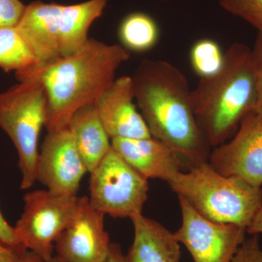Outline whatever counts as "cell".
Returning <instances> with one entry per match:
<instances>
[{
  "label": "cell",
  "mask_w": 262,
  "mask_h": 262,
  "mask_svg": "<svg viewBox=\"0 0 262 262\" xmlns=\"http://www.w3.org/2000/svg\"><path fill=\"white\" fill-rule=\"evenodd\" d=\"M25 8L20 0H0V28L16 27Z\"/></svg>",
  "instance_id": "cell-22"
},
{
  "label": "cell",
  "mask_w": 262,
  "mask_h": 262,
  "mask_svg": "<svg viewBox=\"0 0 262 262\" xmlns=\"http://www.w3.org/2000/svg\"><path fill=\"white\" fill-rule=\"evenodd\" d=\"M20 262H46L40 256L32 251H27L24 253Z\"/></svg>",
  "instance_id": "cell-30"
},
{
  "label": "cell",
  "mask_w": 262,
  "mask_h": 262,
  "mask_svg": "<svg viewBox=\"0 0 262 262\" xmlns=\"http://www.w3.org/2000/svg\"><path fill=\"white\" fill-rule=\"evenodd\" d=\"M189 61L193 71L200 79L218 73L225 61V52L216 41L203 38L193 44L189 52Z\"/></svg>",
  "instance_id": "cell-20"
},
{
  "label": "cell",
  "mask_w": 262,
  "mask_h": 262,
  "mask_svg": "<svg viewBox=\"0 0 262 262\" xmlns=\"http://www.w3.org/2000/svg\"><path fill=\"white\" fill-rule=\"evenodd\" d=\"M62 5L33 2L27 6L16 28L31 48L37 67L61 58L58 45Z\"/></svg>",
  "instance_id": "cell-14"
},
{
  "label": "cell",
  "mask_w": 262,
  "mask_h": 262,
  "mask_svg": "<svg viewBox=\"0 0 262 262\" xmlns=\"http://www.w3.org/2000/svg\"><path fill=\"white\" fill-rule=\"evenodd\" d=\"M46 91L35 79H25L0 93V128L18 153L22 189H30L37 182L38 141L46 124Z\"/></svg>",
  "instance_id": "cell-5"
},
{
  "label": "cell",
  "mask_w": 262,
  "mask_h": 262,
  "mask_svg": "<svg viewBox=\"0 0 262 262\" xmlns=\"http://www.w3.org/2000/svg\"><path fill=\"white\" fill-rule=\"evenodd\" d=\"M111 144L117 154L148 180L168 183L182 171L184 161L180 156L155 138L113 139Z\"/></svg>",
  "instance_id": "cell-13"
},
{
  "label": "cell",
  "mask_w": 262,
  "mask_h": 262,
  "mask_svg": "<svg viewBox=\"0 0 262 262\" xmlns=\"http://www.w3.org/2000/svg\"><path fill=\"white\" fill-rule=\"evenodd\" d=\"M251 51L255 64L258 70H262V32H258L254 47Z\"/></svg>",
  "instance_id": "cell-27"
},
{
  "label": "cell",
  "mask_w": 262,
  "mask_h": 262,
  "mask_svg": "<svg viewBox=\"0 0 262 262\" xmlns=\"http://www.w3.org/2000/svg\"><path fill=\"white\" fill-rule=\"evenodd\" d=\"M131 77L135 100L151 137L190 167L206 161L210 146L196 121L192 91L182 71L168 61L145 59Z\"/></svg>",
  "instance_id": "cell-1"
},
{
  "label": "cell",
  "mask_w": 262,
  "mask_h": 262,
  "mask_svg": "<svg viewBox=\"0 0 262 262\" xmlns=\"http://www.w3.org/2000/svg\"><path fill=\"white\" fill-rule=\"evenodd\" d=\"M179 201L182 225L173 234L194 262H232L246 238V228L207 220L184 198L179 196Z\"/></svg>",
  "instance_id": "cell-8"
},
{
  "label": "cell",
  "mask_w": 262,
  "mask_h": 262,
  "mask_svg": "<svg viewBox=\"0 0 262 262\" xmlns=\"http://www.w3.org/2000/svg\"><path fill=\"white\" fill-rule=\"evenodd\" d=\"M131 221L134 237L127 262H182L180 244L166 227L142 213Z\"/></svg>",
  "instance_id": "cell-15"
},
{
  "label": "cell",
  "mask_w": 262,
  "mask_h": 262,
  "mask_svg": "<svg viewBox=\"0 0 262 262\" xmlns=\"http://www.w3.org/2000/svg\"><path fill=\"white\" fill-rule=\"evenodd\" d=\"M253 113L262 120V70H258L256 98Z\"/></svg>",
  "instance_id": "cell-26"
},
{
  "label": "cell",
  "mask_w": 262,
  "mask_h": 262,
  "mask_svg": "<svg viewBox=\"0 0 262 262\" xmlns=\"http://www.w3.org/2000/svg\"><path fill=\"white\" fill-rule=\"evenodd\" d=\"M163 1L167 2V1H170V0H163Z\"/></svg>",
  "instance_id": "cell-32"
},
{
  "label": "cell",
  "mask_w": 262,
  "mask_h": 262,
  "mask_svg": "<svg viewBox=\"0 0 262 262\" xmlns=\"http://www.w3.org/2000/svg\"><path fill=\"white\" fill-rule=\"evenodd\" d=\"M51 262H65L64 261H63V260L61 259V258H60L58 257V256H53V259H52Z\"/></svg>",
  "instance_id": "cell-31"
},
{
  "label": "cell",
  "mask_w": 262,
  "mask_h": 262,
  "mask_svg": "<svg viewBox=\"0 0 262 262\" xmlns=\"http://www.w3.org/2000/svg\"><path fill=\"white\" fill-rule=\"evenodd\" d=\"M168 184L199 214L217 223L247 228L262 208V187L222 175L207 161L179 172Z\"/></svg>",
  "instance_id": "cell-4"
},
{
  "label": "cell",
  "mask_w": 262,
  "mask_h": 262,
  "mask_svg": "<svg viewBox=\"0 0 262 262\" xmlns=\"http://www.w3.org/2000/svg\"><path fill=\"white\" fill-rule=\"evenodd\" d=\"M79 196L56 194L48 189L27 193L24 207L14 229L17 243L46 262H51L55 243L70 223Z\"/></svg>",
  "instance_id": "cell-6"
},
{
  "label": "cell",
  "mask_w": 262,
  "mask_h": 262,
  "mask_svg": "<svg viewBox=\"0 0 262 262\" xmlns=\"http://www.w3.org/2000/svg\"><path fill=\"white\" fill-rule=\"evenodd\" d=\"M37 66L32 49L16 27L0 28V68L16 75L34 70Z\"/></svg>",
  "instance_id": "cell-19"
},
{
  "label": "cell",
  "mask_w": 262,
  "mask_h": 262,
  "mask_svg": "<svg viewBox=\"0 0 262 262\" xmlns=\"http://www.w3.org/2000/svg\"><path fill=\"white\" fill-rule=\"evenodd\" d=\"M160 35V28L155 19L141 12L126 15L119 26L120 45L130 53L150 51L158 44Z\"/></svg>",
  "instance_id": "cell-18"
},
{
  "label": "cell",
  "mask_w": 262,
  "mask_h": 262,
  "mask_svg": "<svg viewBox=\"0 0 262 262\" xmlns=\"http://www.w3.org/2000/svg\"><path fill=\"white\" fill-rule=\"evenodd\" d=\"M132 77L115 79L95 103L96 111L110 139L151 137L135 103Z\"/></svg>",
  "instance_id": "cell-12"
},
{
  "label": "cell",
  "mask_w": 262,
  "mask_h": 262,
  "mask_svg": "<svg viewBox=\"0 0 262 262\" xmlns=\"http://www.w3.org/2000/svg\"><path fill=\"white\" fill-rule=\"evenodd\" d=\"M0 239L3 241L5 244L25 251V250L22 249V248L18 246L16 238H15L13 227H11V226L7 222L3 215L2 214L1 211H0Z\"/></svg>",
  "instance_id": "cell-25"
},
{
  "label": "cell",
  "mask_w": 262,
  "mask_h": 262,
  "mask_svg": "<svg viewBox=\"0 0 262 262\" xmlns=\"http://www.w3.org/2000/svg\"><path fill=\"white\" fill-rule=\"evenodd\" d=\"M89 198L95 209L113 218L142 213L149 192L148 179L111 148L91 172Z\"/></svg>",
  "instance_id": "cell-7"
},
{
  "label": "cell",
  "mask_w": 262,
  "mask_h": 262,
  "mask_svg": "<svg viewBox=\"0 0 262 262\" xmlns=\"http://www.w3.org/2000/svg\"><path fill=\"white\" fill-rule=\"evenodd\" d=\"M130 53L121 45L89 39L83 47L70 56L24 73L16 74L18 82L33 78L44 87L47 97L45 127L59 130L68 125L79 108L95 104L113 84L119 67Z\"/></svg>",
  "instance_id": "cell-2"
},
{
  "label": "cell",
  "mask_w": 262,
  "mask_h": 262,
  "mask_svg": "<svg viewBox=\"0 0 262 262\" xmlns=\"http://www.w3.org/2000/svg\"><path fill=\"white\" fill-rule=\"evenodd\" d=\"M106 262H127L125 255L122 253L121 247L117 244H111L110 253Z\"/></svg>",
  "instance_id": "cell-28"
},
{
  "label": "cell",
  "mask_w": 262,
  "mask_h": 262,
  "mask_svg": "<svg viewBox=\"0 0 262 262\" xmlns=\"http://www.w3.org/2000/svg\"><path fill=\"white\" fill-rule=\"evenodd\" d=\"M108 0H89L80 4L62 5L58 45L60 54L66 57L83 47L89 40V30L103 14Z\"/></svg>",
  "instance_id": "cell-17"
},
{
  "label": "cell",
  "mask_w": 262,
  "mask_h": 262,
  "mask_svg": "<svg viewBox=\"0 0 262 262\" xmlns=\"http://www.w3.org/2000/svg\"><path fill=\"white\" fill-rule=\"evenodd\" d=\"M232 262H262V246L259 234L246 238L234 255Z\"/></svg>",
  "instance_id": "cell-23"
},
{
  "label": "cell",
  "mask_w": 262,
  "mask_h": 262,
  "mask_svg": "<svg viewBox=\"0 0 262 262\" xmlns=\"http://www.w3.org/2000/svg\"><path fill=\"white\" fill-rule=\"evenodd\" d=\"M77 151L91 173L111 149V139L103 127L95 104L79 108L67 125Z\"/></svg>",
  "instance_id": "cell-16"
},
{
  "label": "cell",
  "mask_w": 262,
  "mask_h": 262,
  "mask_svg": "<svg viewBox=\"0 0 262 262\" xmlns=\"http://www.w3.org/2000/svg\"><path fill=\"white\" fill-rule=\"evenodd\" d=\"M104 217L88 196H79L72 220L55 243L56 256L65 262H106L112 243Z\"/></svg>",
  "instance_id": "cell-10"
},
{
  "label": "cell",
  "mask_w": 262,
  "mask_h": 262,
  "mask_svg": "<svg viewBox=\"0 0 262 262\" xmlns=\"http://www.w3.org/2000/svg\"><path fill=\"white\" fill-rule=\"evenodd\" d=\"M246 230H247V233L251 235L262 234V208L253 217L251 223L246 228Z\"/></svg>",
  "instance_id": "cell-29"
},
{
  "label": "cell",
  "mask_w": 262,
  "mask_h": 262,
  "mask_svg": "<svg viewBox=\"0 0 262 262\" xmlns=\"http://www.w3.org/2000/svg\"><path fill=\"white\" fill-rule=\"evenodd\" d=\"M86 173L68 127L48 131L39 149L36 180L52 192L75 196Z\"/></svg>",
  "instance_id": "cell-9"
},
{
  "label": "cell",
  "mask_w": 262,
  "mask_h": 262,
  "mask_svg": "<svg viewBox=\"0 0 262 262\" xmlns=\"http://www.w3.org/2000/svg\"><path fill=\"white\" fill-rule=\"evenodd\" d=\"M258 69L251 48L234 42L220 72L200 79L191 92L196 121L210 147L225 144L256 103Z\"/></svg>",
  "instance_id": "cell-3"
},
{
  "label": "cell",
  "mask_w": 262,
  "mask_h": 262,
  "mask_svg": "<svg viewBox=\"0 0 262 262\" xmlns=\"http://www.w3.org/2000/svg\"><path fill=\"white\" fill-rule=\"evenodd\" d=\"M26 251L5 244L0 239V262H20Z\"/></svg>",
  "instance_id": "cell-24"
},
{
  "label": "cell",
  "mask_w": 262,
  "mask_h": 262,
  "mask_svg": "<svg viewBox=\"0 0 262 262\" xmlns=\"http://www.w3.org/2000/svg\"><path fill=\"white\" fill-rule=\"evenodd\" d=\"M219 173L262 187V120L253 111L244 117L235 134L209 155Z\"/></svg>",
  "instance_id": "cell-11"
},
{
  "label": "cell",
  "mask_w": 262,
  "mask_h": 262,
  "mask_svg": "<svg viewBox=\"0 0 262 262\" xmlns=\"http://www.w3.org/2000/svg\"><path fill=\"white\" fill-rule=\"evenodd\" d=\"M220 6L262 32V0H219Z\"/></svg>",
  "instance_id": "cell-21"
}]
</instances>
